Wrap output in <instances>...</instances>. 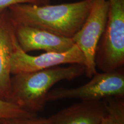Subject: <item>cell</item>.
<instances>
[{"label":"cell","instance_id":"cell-3","mask_svg":"<svg viewBox=\"0 0 124 124\" xmlns=\"http://www.w3.org/2000/svg\"><path fill=\"white\" fill-rule=\"evenodd\" d=\"M106 27L96 51V68L110 72L124 65V0H108Z\"/></svg>","mask_w":124,"mask_h":124},{"label":"cell","instance_id":"cell-1","mask_svg":"<svg viewBox=\"0 0 124 124\" xmlns=\"http://www.w3.org/2000/svg\"><path fill=\"white\" fill-rule=\"evenodd\" d=\"M93 1L44 5L17 4L8 10L15 24L40 27L72 38L86 21Z\"/></svg>","mask_w":124,"mask_h":124},{"label":"cell","instance_id":"cell-14","mask_svg":"<svg viewBox=\"0 0 124 124\" xmlns=\"http://www.w3.org/2000/svg\"><path fill=\"white\" fill-rule=\"evenodd\" d=\"M0 15H1V14H0Z\"/></svg>","mask_w":124,"mask_h":124},{"label":"cell","instance_id":"cell-6","mask_svg":"<svg viewBox=\"0 0 124 124\" xmlns=\"http://www.w3.org/2000/svg\"><path fill=\"white\" fill-rule=\"evenodd\" d=\"M84 61L83 53L75 44L65 52H45L39 55L32 56L22 50L16 39L10 59V72L12 75H15L43 70L63 64L84 65Z\"/></svg>","mask_w":124,"mask_h":124},{"label":"cell","instance_id":"cell-2","mask_svg":"<svg viewBox=\"0 0 124 124\" xmlns=\"http://www.w3.org/2000/svg\"><path fill=\"white\" fill-rule=\"evenodd\" d=\"M85 74L82 64L67 67L56 66L35 72L13 75L11 78L10 101L29 112L42 111L46 103V96L52 87L62 80H71Z\"/></svg>","mask_w":124,"mask_h":124},{"label":"cell","instance_id":"cell-4","mask_svg":"<svg viewBox=\"0 0 124 124\" xmlns=\"http://www.w3.org/2000/svg\"><path fill=\"white\" fill-rule=\"evenodd\" d=\"M91 78L89 82L78 87L50 90L46 96V102L65 99L95 101L109 97H124L123 67L110 72H97Z\"/></svg>","mask_w":124,"mask_h":124},{"label":"cell","instance_id":"cell-12","mask_svg":"<svg viewBox=\"0 0 124 124\" xmlns=\"http://www.w3.org/2000/svg\"><path fill=\"white\" fill-rule=\"evenodd\" d=\"M50 0H0V14L10 7L17 4H29L44 5L49 4Z\"/></svg>","mask_w":124,"mask_h":124},{"label":"cell","instance_id":"cell-9","mask_svg":"<svg viewBox=\"0 0 124 124\" xmlns=\"http://www.w3.org/2000/svg\"><path fill=\"white\" fill-rule=\"evenodd\" d=\"M102 100L81 101L48 118L51 124H100L105 115Z\"/></svg>","mask_w":124,"mask_h":124},{"label":"cell","instance_id":"cell-7","mask_svg":"<svg viewBox=\"0 0 124 124\" xmlns=\"http://www.w3.org/2000/svg\"><path fill=\"white\" fill-rule=\"evenodd\" d=\"M14 25L17 42L26 53L37 50H43L46 52H63L71 48L75 44L72 38L46 29L15 23Z\"/></svg>","mask_w":124,"mask_h":124},{"label":"cell","instance_id":"cell-10","mask_svg":"<svg viewBox=\"0 0 124 124\" xmlns=\"http://www.w3.org/2000/svg\"><path fill=\"white\" fill-rule=\"evenodd\" d=\"M105 113L100 124H124L123 97H109L102 100Z\"/></svg>","mask_w":124,"mask_h":124},{"label":"cell","instance_id":"cell-13","mask_svg":"<svg viewBox=\"0 0 124 124\" xmlns=\"http://www.w3.org/2000/svg\"><path fill=\"white\" fill-rule=\"evenodd\" d=\"M4 124H51L48 118H38L34 116L31 118L16 119L5 122Z\"/></svg>","mask_w":124,"mask_h":124},{"label":"cell","instance_id":"cell-8","mask_svg":"<svg viewBox=\"0 0 124 124\" xmlns=\"http://www.w3.org/2000/svg\"><path fill=\"white\" fill-rule=\"evenodd\" d=\"M16 40L15 25L7 9L0 15V98L8 101L12 90L10 59Z\"/></svg>","mask_w":124,"mask_h":124},{"label":"cell","instance_id":"cell-11","mask_svg":"<svg viewBox=\"0 0 124 124\" xmlns=\"http://www.w3.org/2000/svg\"><path fill=\"white\" fill-rule=\"evenodd\" d=\"M34 116H36L35 113L29 112L11 101L0 98V124L16 119L31 118Z\"/></svg>","mask_w":124,"mask_h":124},{"label":"cell","instance_id":"cell-5","mask_svg":"<svg viewBox=\"0 0 124 124\" xmlns=\"http://www.w3.org/2000/svg\"><path fill=\"white\" fill-rule=\"evenodd\" d=\"M108 9V0H94L86 21L72 38L84 56L85 74L89 78L98 72L95 54L106 27Z\"/></svg>","mask_w":124,"mask_h":124}]
</instances>
